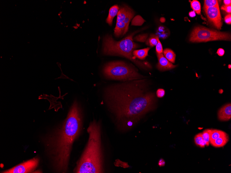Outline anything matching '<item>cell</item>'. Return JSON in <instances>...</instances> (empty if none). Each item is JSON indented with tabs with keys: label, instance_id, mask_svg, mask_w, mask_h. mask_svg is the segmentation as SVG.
I'll list each match as a JSON object with an SVG mask.
<instances>
[{
	"label": "cell",
	"instance_id": "obj_19",
	"mask_svg": "<svg viewBox=\"0 0 231 173\" xmlns=\"http://www.w3.org/2000/svg\"><path fill=\"white\" fill-rule=\"evenodd\" d=\"M194 140L197 146H200L201 148H204L205 143L202 137V133H199L196 135L194 138Z\"/></svg>",
	"mask_w": 231,
	"mask_h": 173
},
{
	"label": "cell",
	"instance_id": "obj_9",
	"mask_svg": "<svg viewBox=\"0 0 231 173\" xmlns=\"http://www.w3.org/2000/svg\"><path fill=\"white\" fill-rule=\"evenodd\" d=\"M158 58V63L157 65V69L161 71L169 70L172 69L177 67L170 62L164 56L163 53H157Z\"/></svg>",
	"mask_w": 231,
	"mask_h": 173
},
{
	"label": "cell",
	"instance_id": "obj_3",
	"mask_svg": "<svg viewBox=\"0 0 231 173\" xmlns=\"http://www.w3.org/2000/svg\"><path fill=\"white\" fill-rule=\"evenodd\" d=\"M87 132L89 134L88 142L74 172L77 173H104L101 123L94 120L90 123Z\"/></svg>",
	"mask_w": 231,
	"mask_h": 173
},
{
	"label": "cell",
	"instance_id": "obj_12",
	"mask_svg": "<svg viewBox=\"0 0 231 173\" xmlns=\"http://www.w3.org/2000/svg\"><path fill=\"white\" fill-rule=\"evenodd\" d=\"M119 7L117 5H115L110 8L108 16L106 19V22L111 26L114 18L117 15L119 10Z\"/></svg>",
	"mask_w": 231,
	"mask_h": 173
},
{
	"label": "cell",
	"instance_id": "obj_4",
	"mask_svg": "<svg viewBox=\"0 0 231 173\" xmlns=\"http://www.w3.org/2000/svg\"><path fill=\"white\" fill-rule=\"evenodd\" d=\"M134 34H131L119 41H115L111 35L105 36L103 41V53L109 56H118L127 58L144 69L151 67L148 63L139 61L133 56V51L138 47V45L133 41Z\"/></svg>",
	"mask_w": 231,
	"mask_h": 173
},
{
	"label": "cell",
	"instance_id": "obj_14",
	"mask_svg": "<svg viewBox=\"0 0 231 173\" xmlns=\"http://www.w3.org/2000/svg\"><path fill=\"white\" fill-rule=\"evenodd\" d=\"M126 25L124 22H117L115 28L114 34L116 36L119 37L125 34Z\"/></svg>",
	"mask_w": 231,
	"mask_h": 173
},
{
	"label": "cell",
	"instance_id": "obj_27",
	"mask_svg": "<svg viewBox=\"0 0 231 173\" xmlns=\"http://www.w3.org/2000/svg\"><path fill=\"white\" fill-rule=\"evenodd\" d=\"M165 91L163 89H159L156 92V96L157 97L162 98L165 96Z\"/></svg>",
	"mask_w": 231,
	"mask_h": 173
},
{
	"label": "cell",
	"instance_id": "obj_11",
	"mask_svg": "<svg viewBox=\"0 0 231 173\" xmlns=\"http://www.w3.org/2000/svg\"><path fill=\"white\" fill-rule=\"evenodd\" d=\"M229 141V137L228 134L222 136L216 139L211 141L210 143L215 147L220 148L224 146Z\"/></svg>",
	"mask_w": 231,
	"mask_h": 173
},
{
	"label": "cell",
	"instance_id": "obj_32",
	"mask_svg": "<svg viewBox=\"0 0 231 173\" xmlns=\"http://www.w3.org/2000/svg\"><path fill=\"white\" fill-rule=\"evenodd\" d=\"M189 15L191 17H195L196 16V13L194 11H191L189 13Z\"/></svg>",
	"mask_w": 231,
	"mask_h": 173
},
{
	"label": "cell",
	"instance_id": "obj_5",
	"mask_svg": "<svg viewBox=\"0 0 231 173\" xmlns=\"http://www.w3.org/2000/svg\"><path fill=\"white\" fill-rule=\"evenodd\" d=\"M103 72L107 78L114 80L129 81L143 77L134 68L122 61L108 63L105 65Z\"/></svg>",
	"mask_w": 231,
	"mask_h": 173
},
{
	"label": "cell",
	"instance_id": "obj_16",
	"mask_svg": "<svg viewBox=\"0 0 231 173\" xmlns=\"http://www.w3.org/2000/svg\"><path fill=\"white\" fill-rule=\"evenodd\" d=\"M227 134L223 131L216 129H211L210 135V142L221 137L222 136L226 135Z\"/></svg>",
	"mask_w": 231,
	"mask_h": 173
},
{
	"label": "cell",
	"instance_id": "obj_24",
	"mask_svg": "<svg viewBox=\"0 0 231 173\" xmlns=\"http://www.w3.org/2000/svg\"><path fill=\"white\" fill-rule=\"evenodd\" d=\"M145 22L142 17L140 16H137L133 20L132 22V25H141Z\"/></svg>",
	"mask_w": 231,
	"mask_h": 173
},
{
	"label": "cell",
	"instance_id": "obj_35",
	"mask_svg": "<svg viewBox=\"0 0 231 173\" xmlns=\"http://www.w3.org/2000/svg\"><path fill=\"white\" fill-rule=\"evenodd\" d=\"M231 65L230 64L228 65V68H229V69H231Z\"/></svg>",
	"mask_w": 231,
	"mask_h": 173
},
{
	"label": "cell",
	"instance_id": "obj_2",
	"mask_svg": "<svg viewBox=\"0 0 231 173\" xmlns=\"http://www.w3.org/2000/svg\"><path fill=\"white\" fill-rule=\"evenodd\" d=\"M83 123L82 109L75 101L66 119L46 139L47 152L55 171L67 172L72 145L82 132Z\"/></svg>",
	"mask_w": 231,
	"mask_h": 173
},
{
	"label": "cell",
	"instance_id": "obj_21",
	"mask_svg": "<svg viewBox=\"0 0 231 173\" xmlns=\"http://www.w3.org/2000/svg\"><path fill=\"white\" fill-rule=\"evenodd\" d=\"M191 5L194 11L198 15L201 14V7L200 2L196 0H193L191 2Z\"/></svg>",
	"mask_w": 231,
	"mask_h": 173
},
{
	"label": "cell",
	"instance_id": "obj_10",
	"mask_svg": "<svg viewBox=\"0 0 231 173\" xmlns=\"http://www.w3.org/2000/svg\"><path fill=\"white\" fill-rule=\"evenodd\" d=\"M218 117L221 121H227L231 118V104L225 105L220 109L218 113Z\"/></svg>",
	"mask_w": 231,
	"mask_h": 173
},
{
	"label": "cell",
	"instance_id": "obj_34",
	"mask_svg": "<svg viewBox=\"0 0 231 173\" xmlns=\"http://www.w3.org/2000/svg\"><path fill=\"white\" fill-rule=\"evenodd\" d=\"M161 20V21L162 22H164L165 21V18L163 17H162V18H161V20Z\"/></svg>",
	"mask_w": 231,
	"mask_h": 173
},
{
	"label": "cell",
	"instance_id": "obj_7",
	"mask_svg": "<svg viewBox=\"0 0 231 173\" xmlns=\"http://www.w3.org/2000/svg\"><path fill=\"white\" fill-rule=\"evenodd\" d=\"M39 160L34 158L2 172L4 173H27L33 172L37 167Z\"/></svg>",
	"mask_w": 231,
	"mask_h": 173
},
{
	"label": "cell",
	"instance_id": "obj_15",
	"mask_svg": "<svg viewBox=\"0 0 231 173\" xmlns=\"http://www.w3.org/2000/svg\"><path fill=\"white\" fill-rule=\"evenodd\" d=\"M128 8L127 6H125L119 10L117 15V22H124L127 16Z\"/></svg>",
	"mask_w": 231,
	"mask_h": 173
},
{
	"label": "cell",
	"instance_id": "obj_23",
	"mask_svg": "<svg viewBox=\"0 0 231 173\" xmlns=\"http://www.w3.org/2000/svg\"><path fill=\"white\" fill-rule=\"evenodd\" d=\"M218 2L217 0H205L204 1V9L209 7L218 6Z\"/></svg>",
	"mask_w": 231,
	"mask_h": 173
},
{
	"label": "cell",
	"instance_id": "obj_8",
	"mask_svg": "<svg viewBox=\"0 0 231 173\" xmlns=\"http://www.w3.org/2000/svg\"><path fill=\"white\" fill-rule=\"evenodd\" d=\"M204 10L210 22L217 29H221L222 23L219 5L208 8Z\"/></svg>",
	"mask_w": 231,
	"mask_h": 173
},
{
	"label": "cell",
	"instance_id": "obj_33",
	"mask_svg": "<svg viewBox=\"0 0 231 173\" xmlns=\"http://www.w3.org/2000/svg\"><path fill=\"white\" fill-rule=\"evenodd\" d=\"M224 3L225 5H231V1L230 0H224Z\"/></svg>",
	"mask_w": 231,
	"mask_h": 173
},
{
	"label": "cell",
	"instance_id": "obj_25",
	"mask_svg": "<svg viewBox=\"0 0 231 173\" xmlns=\"http://www.w3.org/2000/svg\"><path fill=\"white\" fill-rule=\"evenodd\" d=\"M148 37V35L146 34H144L136 36L134 39L136 41L144 42L146 41Z\"/></svg>",
	"mask_w": 231,
	"mask_h": 173
},
{
	"label": "cell",
	"instance_id": "obj_18",
	"mask_svg": "<svg viewBox=\"0 0 231 173\" xmlns=\"http://www.w3.org/2000/svg\"><path fill=\"white\" fill-rule=\"evenodd\" d=\"M134 14L133 10L128 8L127 16L126 17L124 22L126 25L125 34L127 32L128 27H129V23L131 19L134 16Z\"/></svg>",
	"mask_w": 231,
	"mask_h": 173
},
{
	"label": "cell",
	"instance_id": "obj_31",
	"mask_svg": "<svg viewBox=\"0 0 231 173\" xmlns=\"http://www.w3.org/2000/svg\"><path fill=\"white\" fill-rule=\"evenodd\" d=\"M158 164L160 167H163L165 166V162L163 159H161L160 160Z\"/></svg>",
	"mask_w": 231,
	"mask_h": 173
},
{
	"label": "cell",
	"instance_id": "obj_22",
	"mask_svg": "<svg viewBox=\"0 0 231 173\" xmlns=\"http://www.w3.org/2000/svg\"><path fill=\"white\" fill-rule=\"evenodd\" d=\"M158 37V36L151 35L148 40L146 41V44L152 47L156 46L157 43V38Z\"/></svg>",
	"mask_w": 231,
	"mask_h": 173
},
{
	"label": "cell",
	"instance_id": "obj_30",
	"mask_svg": "<svg viewBox=\"0 0 231 173\" xmlns=\"http://www.w3.org/2000/svg\"><path fill=\"white\" fill-rule=\"evenodd\" d=\"M217 54L219 56H224L225 54L224 50L222 48L219 49L218 50Z\"/></svg>",
	"mask_w": 231,
	"mask_h": 173
},
{
	"label": "cell",
	"instance_id": "obj_17",
	"mask_svg": "<svg viewBox=\"0 0 231 173\" xmlns=\"http://www.w3.org/2000/svg\"><path fill=\"white\" fill-rule=\"evenodd\" d=\"M165 57L171 63H175L176 55L172 50L169 49H165L163 51Z\"/></svg>",
	"mask_w": 231,
	"mask_h": 173
},
{
	"label": "cell",
	"instance_id": "obj_6",
	"mask_svg": "<svg viewBox=\"0 0 231 173\" xmlns=\"http://www.w3.org/2000/svg\"><path fill=\"white\" fill-rule=\"evenodd\" d=\"M230 40L231 35L229 33L201 27H197L194 29L190 38V41L192 42Z\"/></svg>",
	"mask_w": 231,
	"mask_h": 173
},
{
	"label": "cell",
	"instance_id": "obj_13",
	"mask_svg": "<svg viewBox=\"0 0 231 173\" xmlns=\"http://www.w3.org/2000/svg\"><path fill=\"white\" fill-rule=\"evenodd\" d=\"M150 48H148L143 49L135 50L133 52V55L135 58L144 59L148 56V52Z\"/></svg>",
	"mask_w": 231,
	"mask_h": 173
},
{
	"label": "cell",
	"instance_id": "obj_20",
	"mask_svg": "<svg viewBox=\"0 0 231 173\" xmlns=\"http://www.w3.org/2000/svg\"><path fill=\"white\" fill-rule=\"evenodd\" d=\"M211 132V129H207L204 130L202 134L203 140L204 141L205 146H209L210 144V135Z\"/></svg>",
	"mask_w": 231,
	"mask_h": 173
},
{
	"label": "cell",
	"instance_id": "obj_1",
	"mask_svg": "<svg viewBox=\"0 0 231 173\" xmlns=\"http://www.w3.org/2000/svg\"><path fill=\"white\" fill-rule=\"evenodd\" d=\"M145 80L127 81L105 88L104 101L117 129L127 132L155 108V94L149 91Z\"/></svg>",
	"mask_w": 231,
	"mask_h": 173
},
{
	"label": "cell",
	"instance_id": "obj_28",
	"mask_svg": "<svg viewBox=\"0 0 231 173\" xmlns=\"http://www.w3.org/2000/svg\"><path fill=\"white\" fill-rule=\"evenodd\" d=\"M222 9L225 10L226 12L229 13H231V5H225L222 6L221 8Z\"/></svg>",
	"mask_w": 231,
	"mask_h": 173
},
{
	"label": "cell",
	"instance_id": "obj_26",
	"mask_svg": "<svg viewBox=\"0 0 231 173\" xmlns=\"http://www.w3.org/2000/svg\"><path fill=\"white\" fill-rule=\"evenodd\" d=\"M157 43L156 45V50L157 53H163V49L161 42L159 40V37L157 38Z\"/></svg>",
	"mask_w": 231,
	"mask_h": 173
},
{
	"label": "cell",
	"instance_id": "obj_29",
	"mask_svg": "<svg viewBox=\"0 0 231 173\" xmlns=\"http://www.w3.org/2000/svg\"><path fill=\"white\" fill-rule=\"evenodd\" d=\"M225 21L226 23L228 24H231V14H228L226 16L225 18Z\"/></svg>",
	"mask_w": 231,
	"mask_h": 173
}]
</instances>
